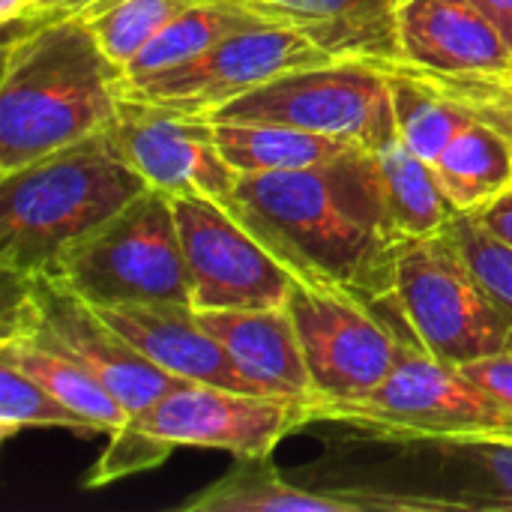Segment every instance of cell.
<instances>
[{
  "instance_id": "cell-9",
  "label": "cell",
  "mask_w": 512,
  "mask_h": 512,
  "mask_svg": "<svg viewBox=\"0 0 512 512\" xmlns=\"http://www.w3.org/2000/svg\"><path fill=\"white\" fill-rule=\"evenodd\" d=\"M315 399H357L396 366L408 333L393 297L366 300L354 291L297 279L285 303Z\"/></svg>"
},
{
  "instance_id": "cell-26",
  "label": "cell",
  "mask_w": 512,
  "mask_h": 512,
  "mask_svg": "<svg viewBox=\"0 0 512 512\" xmlns=\"http://www.w3.org/2000/svg\"><path fill=\"white\" fill-rule=\"evenodd\" d=\"M24 429H66L96 435V429L21 369L0 363V438L9 441Z\"/></svg>"
},
{
  "instance_id": "cell-17",
  "label": "cell",
  "mask_w": 512,
  "mask_h": 512,
  "mask_svg": "<svg viewBox=\"0 0 512 512\" xmlns=\"http://www.w3.org/2000/svg\"><path fill=\"white\" fill-rule=\"evenodd\" d=\"M267 21L291 24L345 63H399V6L405 0H234Z\"/></svg>"
},
{
  "instance_id": "cell-19",
  "label": "cell",
  "mask_w": 512,
  "mask_h": 512,
  "mask_svg": "<svg viewBox=\"0 0 512 512\" xmlns=\"http://www.w3.org/2000/svg\"><path fill=\"white\" fill-rule=\"evenodd\" d=\"M456 213H480L512 186V132L477 117L432 162Z\"/></svg>"
},
{
  "instance_id": "cell-14",
  "label": "cell",
  "mask_w": 512,
  "mask_h": 512,
  "mask_svg": "<svg viewBox=\"0 0 512 512\" xmlns=\"http://www.w3.org/2000/svg\"><path fill=\"white\" fill-rule=\"evenodd\" d=\"M108 132L150 189L168 198H210L231 207L240 174L222 156L210 117L123 93Z\"/></svg>"
},
{
  "instance_id": "cell-13",
  "label": "cell",
  "mask_w": 512,
  "mask_h": 512,
  "mask_svg": "<svg viewBox=\"0 0 512 512\" xmlns=\"http://www.w3.org/2000/svg\"><path fill=\"white\" fill-rule=\"evenodd\" d=\"M330 63L345 60L333 57L291 24L264 21L231 33L228 39L183 66L141 81H123V93L207 117L216 108L252 93L255 87L279 75Z\"/></svg>"
},
{
  "instance_id": "cell-16",
  "label": "cell",
  "mask_w": 512,
  "mask_h": 512,
  "mask_svg": "<svg viewBox=\"0 0 512 512\" xmlns=\"http://www.w3.org/2000/svg\"><path fill=\"white\" fill-rule=\"evenodd\" d=\"M99 312L138 354L180 381L264 393L234 366L222 342L198 321L189 303H129Z\"/></svg>"
},
{
  "instance_id": "cell-5",
  "label": "cell",
  "mask_w": 512,
  "mask_h": 512,
  "mask_svg": "<svg viewBox=\"0 0 512 512\" xmlns=\"http://www.w3.org/2000/svg\"><path fill=\"white\" fill-rule=\"evenodd\" d=\"M303 426H309L306 396L183 384L111 435L87 477V489L150 471L180 447L222 450L234 459L273 456L279 441Z\"/></svg>"
},
{
  "instance_id": "cell-25",
  "label": "cell",
  "mask_w": 512,
  "mask_h": 512,
  "mask_svg": "<svg viewBox=\"0 0 512 512\" xmlns=\"http://www.w3.org/2000/svg\"><path fill=\"white\" fill-rule=\"evenodd\" d=\"M195 0H93L81 15L108 57L126 66Z\"/></svg>"
},
{
  "instance_id": "cell-11",
  "label": "cell",
  "mask_w": 512,
  "mask_h": 512,
  "mask_svg": "<svg viewBox=\"0 0 512 512\" xmlns=\"http://www.w3.org/2000/svg\"><path fill=\"white\" fill-rule=\"evenodd\" d=\"M393 69L468 96L512 132V48L474 0H405Z\"/></svg>"
},
{
  "instance_id": "cell-22",
  "label": "cell",
  "mask_w": 512,
  "mask_h": 512,
  "mask_svg": "<svg viewBox=\"0 0 512 512\" xmlns=\"http://www.w3.org/2000/svg\"><path fill=\"white\" fill-rule=\"evenodd\" d=\"M387 75H390V93H393L396 132L429 165L447 150V144L471 120L486 117V120L498 123L486 108H480L468 96H462L432 78H423L411 69H390Z\"/></svg>"
},
{
  "instance_id": "cell-32",
  "label": "cell",
  "mask_w": 512,
  "mask_h": 512,
  "mask_svg": "<svg viewBox=\"0 0 512 512\" xmlns=\"http://www.w3.org/2000/svg\"><path fill=\"white\" fill-rule=\"evenodd\" d=\"M474 3L495 21V27L504 33L512 48V0H474Z\"/></svg>"
},
{
  "instance_id": "cell-15",
  "label": "cell",
  "mask_w": 512,
  "mask_h": 512,
  "mask_svg": "<svg viewBox=\"0 0 512 512\" xmlns=\"http://www.w3.org/2000/svg\"><path fill=\"white\" fill-rule=\"evenodd\" d=\"M468 510V504L441 495H399L378 489H303L288 483L270 456L234 459L231 471L201 492L189 495L177 512H438Z\"/></svg>"
},
{
  "instance_id": "cell-33",
  "label": "cell",
  "mask_w": 512,
  "mask_h": 512,
  "mask_svg": "<svg viewBox=\"0 0 512 512\" xmlns=\"http://www.w3.org/2000/svg\"><path fill=\"white\" fill-rule=\"evenodd\" d=\"M24 6L27 0H0V24H15L24 15Z\"/></svg>"
},
{
  "instance_id": "cell-24",
  "label": "cell",
  "mask_w": 512,
  "mask_h": 512,
  "mask_svg": "<svg viewBox=\"0 0 512 512\" xmlns=\"http://www.w3.org/2000/svg\"><path fill=\"white\" fill-rule=\"evenodd\" d=\"M264 21L267 18L234 0H195L171 24H165L156 39L126 66V81H141L183 66L228 39L231 33Z\"/></svg>"
},
{
  "instance_id": "cell-7",
  "label": "cell",
  "mask_w": 512,
  "mask_h": 512,
  "mask_svg": "<svg viewBox=\"0 0 512 512\" xmlns=\"http://www.w3.org/2000/svg\"><path fill=\"white\" fill-rule=\"evenodd\" d=\"M393 300L414 342L444 363L462 369L512 351V321L489 297L450 228L399 246Z\"/></svg>"
},
{
  "instance_id": "cell-29",
  "label": "cell",
  "mask_w": 512,
  "mask_h": 512,
  "mask_svg": "<svg viewBox=\"0 0 512 512\" xmlns=\"http://www.w3.org/2000/svg\"><path fill=\"white\" fill-rule=\"evenodd\" d=\"M462 372L471 381H477L501 408H507L512 414V351L474 360V363L462 366Z\"/></svg>"
},
{
  "instance_id": "cell-6",
  "label": "cell",
  "mask_w": 512,
  "mask_h": 512,
  "mask_svg": "<svg viewBox=\"0 0 512 512\" xmlns=\"http://www.w3.org/2000/svg\"><path fill=\"white\" fill-rule=\"evenodd\" d=\"M48 273L96 309L129 303L192 306L174 201L156 189L141 192L66 249Z\"/></svg>"
},
{
  "instance_id": "cell-28",
  "label": "cell",
  "mask_w": 512,
  "mask_h": 512,
  "mask_svg": "<svg viewBox=\"0 0 512 512\" xmlns=\"http://www.w3.org/2000/svg\"><path fill=\"white\" fill-rule=\"evenodd\" d=\"M480 474L483 486L480 495L471 498L477 510H512V444L510 441H489V444H462L456 447Z\"/></svg>"
},
{
  "instance_id": "cell-8",
  "label": "cell",
  "mask_w": 512,
  "mask_h": 512,
  "mask_svg": "<svg viewBox=\"0 0 512 512\" xmlns=\"http://www.w3.org/2000/svg\"><path fill=\"white\" fill-rule=\"evenodd\" d=\"M15 285L6 306L3 330L30 336L33 342L69 357L87 369L132 417L144 414L165 393L189 384L138 354L96 306L75 294L63 279L39 273Z\"/></svg>"
},
{
  "instance_id": "cell-4",
  "label": "cell",
  "mask_w": 512,
  "mask_h": 512,
  "mask_svg": "<svg viewBox=\"0 0 512 512\" xmlns=\"http://www.w3.org/2000/svg\"><path fill=\"white\" fill-rule=\"evenodd\" d=\"M309 423H336L390 444L462 447L510 441L512 414L459 366L402 336L393 372L357 399L306 396Z\"/></svg>"
},
{
  "instance_id": "cell-18",
  "label": "cell",
  "mask_w": 512,
  "mask_h": 512,
  "mask_svg": "<svg viewBox=\"0 0 512 512\" xmlns=\"http://www.w3.org/2000/svg\"><path fill=\"white\" fill-rule=\"evenodd\" d=\"M198 321L222 342L234 366L264 393L312 396V378L285 306L207 309L198 312Z\"/></svg>"
},
{
  "instance_id": "cell-23",
  "label": "cell",
  "mask_w": 512,
  "mask_h": 512,
  "mask_svg": "<svg viewBox=\"0 0 512 512\" xmlns=\"http://www.w3.org/2000/svg\"><path fill=\"white\" fill-rule=\"evenodd\" d=\"M0 363H9V366L21 369L24 375H30L51 396H57L63 405L78 411L96 432L114 435L129 420L126 408L87 369H81L69 357L33 342L30 336L3 330V336H0Z\"/></svg>"
},
{
  "instance_id": "cell-20",
  "label": "cell",
  "mask_w": 512,
  "mask_h": 512,
  "mask_svg": "<svg viewBox=\"0 0 512 512\" xmlns=\"http://www.w3.org/2000/svg\"><path fill=\"white\" fill-rule=\"evenodd\" d=\"M387 219L402 243L432 237L456 222V207L444 195L432 165L417 156L396 132L375 150Z\"/></svg>"
},
{
  "instance_id": "cell-30",
  "label": "cell",
  "mask_w": 512,
  "mask_h": 512,
  "mask_svg": "<svg viewBox=\"0 0 512 512\" xmlns=\"http://www.w3.org/2000/svg\"><path fill=\"white\" fill-rule=\"evenodd\" d=\"M93 0H27L24 15L15 24H33V21H51V18H66V15H81ZM6 24V27H15Z\"/></svg>"
},
{
  "instance_id": "cell-31",
  "label": "cell",
  "mask_w": 512,
  "mask_h": 512,
  "mask_svg": "<svg viewBox=\"0 0 512 512\" xmlns=\"http://www.w3.org/2000/svg\"><path fill=\"white\" fill-rule=\"evenodd\" d=\"M471 216V213H468ZM495 237H501L504 243H510L512 246V186L498 198V201H492L486 210H480V213H474Z\"/></svg>"
},
{
  "instance_id": "cell-10",
  "label": "cell",
  "mask_w": 512,
  "mask_h": 512,
  "mask_svg": "<svg viewBox=\"0 0 512 512\" xmlns=\"http://www.w3.org/2000/svg\"><path fill=\"white\" fill-rule=\"evenodd\" d=\"M210 120H270L375 150L396 135L390 75L369 63H330L279 75L216 108Z\"/></svg>"
},
{
  "instance_id": "cell-27",
  "label": "cell",
  "mask_w": 512,
  "mask_h": 512,
  "mask_svg": "<svg viewBox=\"0 0 512 512\" xmlns=\"http://www.w3.org/2000/svg\"><path fill=\"white\" fill-rule=\"evenodd\" d=\"M453 237L465 249L474 273L486 285L489 297L498 303V309L512 321V246L495 237L477 216H456L450 225Z\"/></svg>"
},
{
  "instance_id": "cell-12",
  "label": "cell",
  "mask_w": 512,
  "mask_h": 512,
  "mask_svg": "<svg viewBox=\"0 0 512 512\" xmlns=\"http://www.w3.org/2000/svg\"><path fill=\"white\" fill-rule=\"evenodd\" d=\"M198 312L279 309L294 291V270L228 207L210 198H171Z\"/></svg>"
},
{
  "instance_id": "cell-1",
  "label": "cell",
  "mask_w": 512,
  "mask_h": 512,
  "mask_svg": "<svg viewBox=\"0 0 512 512\" xmlns=\"http://www.w3.org/2000/svg\"><path fill=\"white\" fill-rule=\"evenodd\" d=\"M237 213L297 279L354 291L366 300L393 297L396 237L372 150H348L324 165L240 177Z\"/></svg>"
},
{
  "instance_id": "cell-2",
  "label": "cell",
  "mask_w": 512,
  "mask_h": 512,
  "mask_svg": "<svg viewBox=\"0 0 512 512\" xmlns=\"http://www.w3.org/2000/svg\"><path fill=\"white\" fill-rule=\"evenodd\" d=\"M123 81L84 15L3 27L0 174L108 129Z\"/></svg>"
},
{
  "instance_id": "cell-3",
  "label": "cell",
  "mask_w": 512,
  "mask_h": 512,
  "mask_svg": "<svg viewBox=\"0 0 512 512\" xmlns=\"http://www.w3.org/2000/svg\"><path fill=\"white\" fill-rule=\"evenodd\" d=\"M147 189L108 129L0 174V264L6 279L48 273L66 249Z\"/></svg>"
},
{
  "instance_id": "cell-21",
  "label": "cell",
  "mask_w": 512,
  "mask_h": 512,
  "mask_svg": "<svg viewBox=\"0 0 512 512\" xmlns=\"http://www.w3.org/2000/svg\"><path fill=\"white\" fill-rule=\"evenodd\" d=\"M213 126L222 156L240 177L303 171L357 150L348 141L270 120H213Z\"/></svg>"
}]
</instances>
